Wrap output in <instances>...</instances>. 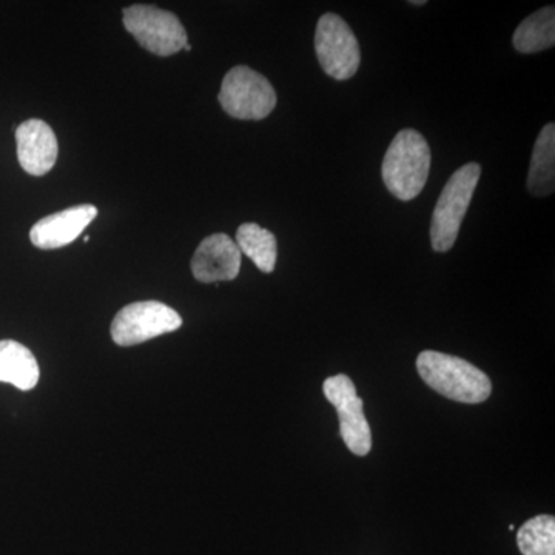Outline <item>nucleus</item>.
I'll return each instance as SVG.
<instances>
[{
  "instance_id": "obj_12",
  "label": "nucleus",
  "mask_w": 555,
  "mask_h": 555,
  "mask_svg": "<svg viewBox=\"0 0 555 555\" xmlns=\"http://www.w3.org/2000/svg\"><path fill=\"white\" fill-rule=\"evenodd\" d=\"M40 377L38 360L31 350L13 339H0V382L21 390H31Z\"/></svg>"
},
{
  "instance_id": "obj_11",
  "label": "nucleus",
  "mask_w": 555,
  "mask_h": 555,
  "mask_svg": "<svg viewBox=\"0 0 555 555\" xmlns=\"http://www.w3.org/2000/svg\"><path fill=\"white\" fill-rule=\"evenodd\" d=\"M98 217V208L91 204L69 207L67 210L57 211L40 219L38 224L33 225L30 232L31 243L42 250H53L68 246L73 241L79 238L93 219Z\"/></svg>"
},
{
  "instance_id": "obj_18",
  "label": "nucleus",
  "mask_w": 555,
  "mask_h": 555,
  "mask_svg": "<svg viewBox=\"0 0 555 555\" xmlns=\"http://www.w3.org/2000/svg\"><path fill=\"white\" fill-rule=\"evenodd\" d=\"M184 50L190 51V50H192V47H190L189 43H188V46L184 47Z\"/></svg>"
},
{
  "instance_id": "obj_14",
  "label": "nucleus",
  "mask_w": 555,
  "mask_h": 555,
  "mask_svg": "<svg viewBox=\"0 0 555 555\" xmlns=\"http://www.w3.org/2000/svg\"><path fill=\"white\" fill-rule=\"evenodd\" d=\"M555 42V10L554 7L537 11L526 17L514 33V49L520 53H539L553 49Z\"/></svg>"
},
{
  "instance_id": "obj_5",
  "label": "nucleus",
  "mask_w": 555,
  "mask_h": 555,
  "mask_svg": "<svg viewBox=\"0 0 555 555\" xmlns=\"http://www.w3.org/2000/svg\"><path fill=\"white\" fill-rule=\"evenodd\" d=\"M127 31L156 56H171L188 46V33L170 11L150 5H133L124 10Z\"/></svg>"
},
{
  "instance_id": "obj_9",
  "label": "nucleus",
  "mask_w": 555,
  "mask_h": 555,
  "mask_svg": "<svg viewBox=\"0 0 555 555\" xmlns=\"http://www.w3.org/2000/svg\"><path fill=\"white\" fill-rule=\"evenodd\" d=\"M241 270V251L225 233H215L201 241L192 258L193 276L199 283L233 281Z\"/></svg>"
},
{
  "instance_id": "obj_4",
  "label": "nucleus",
  "mask_w": 555,
  "mask_h": 555,
  "mask_svg": "<svg viewBox=\"0 0 555 555\" xmlns=\"http://www.w3.org/2000/svg\"><path fill=\"white\" fill-rule=\"evenodd\" d=\"M219 104L229 116L243 120L268 118L276 105L272 83L255 69L238 65L222 79Z\"/></svg>"
},
{
  "instance_id": "obj_13",
  "label": "nucleus",
  "mask_w": 555,
  "mask_h": 555,
  "mask_svg": "<svg viewBox=\"0 0 555 555\" xmlns=\"http://www.w3.org/2000/svg\"><path fill=\"white\" fill-rule=\"evenodd\" d=\"M555 189V126L547 124L537 138L528 173L532 196L553 195Z\"/></svg>"
},
{
  "instance_id": "obj_2",
  "label": "nucleus",
  "mask_w": 555,
  "mask_h": 555,
  "mask_svg": "<svg viewBox=\"0 0 555 555\" xmlns=\"http://www.w3.org/2000/svg\"><path fill=\"white\" fill-rule=\"evenodd\" d=\"M430 170V149L416 130L398 131L387 149L382 175L386 189L400 201H412L425 189Z\"/></svg>"
},
{
  "instance_id": "obj_6",
  "label": "nucleus",
  "mask_w": 555,
  "mask_h": 555,
  "mask_svg": "<svg viewBox=\"0 0 555 555\" xmlns=\"http://www.w3.org/2000/svg\"><path fill=\"white\" fill-rule=\"evenodd\" d=\"M181 326L182 318L177 310L159 301H139L116 313L112 338L118 346H137Z\"/></svg>"
},
{
  "instance_id": "obj_1",
  "label": "nucleus",
  "mask_w": 555,
  "mask_h": 555,
  "mask_svg": "<svg viewBox=\"0 0 555 555\" xmlns=\"http://www.w3.org/2000/svg\"><path fill=\"white\" fill-rule=\"evenodd\" d=\"M416 371L427 386L449 400L478 404L491 397V379L463 358L425 350L416 358Z\"/></svg>"
},
{
  "instance_id": "obj_17",
  "label": "nucleus",
  "mask_w": 555,
  "mask_h": 555,
  "mask_svg": "<svg viewBox=\"0 0 555 555\" xmlns=\"http://www.w3.org/2000/svg\"><path fill=\"white\" fill-rule=\"evenodd\" d=\"M411 5H415V7H418V5H426V0H412L411 2Z\"/></svg>"
},
{
  "instance_id": "obj_3",
  "label": "nucleus",
  "mask_w": 555,
  "mask_h": 555,
  "mask_svg": "<svg viewBox=\"0 0 555 555\" xmlns=\"http://www.w3.org/2000/svg\"><path fill=\"white\" fill-rule=\"evenodd\" d=\"M481 167L466 164L449 178L434 210L430 243L436 251L451 250L459 238L460 228L480 181Z\"/></svg>"
},
{
  "instance_id": "obj_8",
  "label": "nucleus",
  "mask_w": 555,
  "mask_h": 555,
  "mask_svg": "<svg viewBox=\"0 0 555 555\" xmlns=\"http://www.w3.org/2000/svg\"><path fill=\"white\" fill-rule=\"evenodd\" d=\"M324 397L337 409L339 433L347 449L358 456H366L372 449V430L364 416V401L357 396V387L347 375L326 378Z\"/></svg>"
},
{
  "instance_id": "obj_15",
  "label": "nucleus",
  "mask_w": 555,
  "mask_h": 555,
  "mask_svg": "<svg viewBox=\"0 0 555 555\" xmlns=\"http://www.w3.org/2000/svg\"><path fill=\"white\" fill-rule=\"evenodd\" d=\"M235 243L241 254L247 255L261 272L272 273L275 270L278 244L275 235L268 229L246 222L240 225Z\"/></svg>"
},
{
  "instance_id": "obj_16",
  "label": "nucleus",
  "mask_w": 555,
  "mask_h": 555,
  "mask_svg": "<svg viewBox=\"0 0 555 555\" xmlns=\"http://www.w3.org/2000/svg\"><path fill=\"white\" fill-rule=\"evenodd\" d=\"M517 545L524 555H555V518L537 516L517 532Z\"/></svg>"
},
{
  "instance_id": "obj_10",
  "label": "nucleus",
  "mask_w": 555,
  "mask_h": 555,
  "mask_svg": "<svg viewBox=\"0 0 555 555\" xmlns=\"http://www.w3.org/2000/svg\"><path fill=\"white\" fill-rule=\"evenodd\" d=\"M17 159L31 177H43L56 164L57 138L49 124L40 119H28L16 129Z\"/></svg>"
},
{
  "instance_id": "obj_7",
  "label": "nucleus",
  "mask_w": 555,
  "mask_h": 555,
  "mask_svg": "<svg viewBox=\"0 0 555 555\" xmlns=\"http://www.w3.org/2000/svg\"><path fill=\"white\" fill-rule=\"evenodd\" d=\"M315 51L321 68L331 78L347 80L360 68L361 53L356 35L337 14H324L318 21Z\"/></svg>"
}]
</instances>
